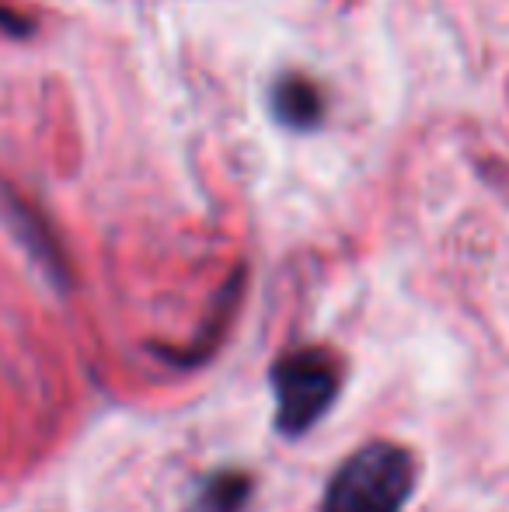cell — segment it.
I'll use <instances>...</instances> for the list:
<instances>
[{"mask_svg": "<svg viewBox=\"0 0 509 512\" xmlns=\"http://www.w3.org/2000/svg\"><path fill=\"white\" fill-rule=\"evenodd\" d=\"M269 105L276 112V119L283 122L286 129H297V133H307L321 122L325 115V98H321L318 84L307 81L304 74H283L269 91Z\"/></svg>", "mask_w": 509, "mask_h": 512, "instance_id": "3957f363", "label": "cell"}, {"mask_svg": "<svg viewBox=\"0 0 509 512\" xmlns=\"http://www.w3.org/2000/svg\"><path fill=\"white\" fill-rule=\"evenodd\" d=\"M252 495V478L245 471H217L199 485L192 512H241Z\"/></svg>", "mask_w": 509, "mask_h": 512, "instance_id": "5b68a950", "label": "cell"}, {"mask_svg": "<svg viewBox=\"0 0 509 512\" xmlns=\"http://www.w3.org/2000/svg\"><path fill=\"white\" fill-rule=\"evenodd\" d=\"M0 32L14 35V39H21V35L32 32V21H28L25 14H18V11H11V7L0 4Z\"/></svg>", "mask_w": 509, "mask_h": 512, "instance_id": "8992f818", "label": "cell"}, {"mask_svg": "<svg viewBox=\"0 0 509 512\" xmlns=\"http://www.w3.org/2000/svg\"><path fill=\"white\" fill-rule=\"evenodd\" d=\"M272 394H276V429L297 439L311 432L342 387L339 359L328 349H297L272 363Z\"/></svg>", "mask_w": 509, "mask_h": 512, "instance_id": "7a4b0ae2", "label": "cell"}, {"mask_svg": "<svg viewBox=\"0 0 509 512\" xmlns=\"http://www.w3.org/2000/svg\"><path fill=\"white\" fill-rule=\"evenodd\" d=\"M0 213L7 216V223H11V230L18 234V241L25 244L28 251H32V258L42 265V269L49 272V276L56 279V283H63L67 279V269H63V255L60 248H56L53 234H49L46 227H42V220L32 213L21 199H14L11 192H0Z\"/></svg>", "mask_w": 509, "mask_h": 512, "instance_id": "277c9868", "label": "cell"}, {"mask_svg": "<svg viewBox=\"0 0 509 512\" xmlns=\"http://www.w3.org/2000/svg\"><path fill=\"white\" fill-rule=\"evenodd\" d=\"M415 478L419 464L412 450L374 439L335 467L321 512H401L415 492Z\"/></svg>", "mask_w": 509, "mask_h": 512, "instance_id": "6da1fadb", "label": "cell"}]
</instances>
